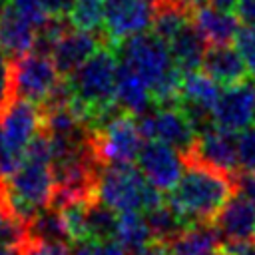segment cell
Instances as JSON below:
<instances>
[{
    "mask_svg": "<svg viewBox=\"0 0 255 255\" xmlns=\"http://www.w3.org/2000/svg\"><path fill=\"white\" fill-rule=\"evenodd\" d=\"M185 161H199L221 169L225 173H239V155H237V135L233 131L209 126L197 133L193 147L183 155Z\"/></svg>",
    "mask_w": 255,
    "mask_h": 255,
    "instance_id": "cell-14",
    "label": "cell"
},
{
    "mask_svg": "<svg viewBox=\"0 0 255 255\" xmlns=\"http://www.w3.org/2000/svg\"><path fill=\"white\" fill-rule=\"evenodd\" d=\"M135 120L143 139L163 141L181 151V155H185L197 139L195 126L179 106H153L135 116Z\"/></svg>",
    "mask_w": 255,
    "mask_h": 255,
    "instance_id": "cell-9",
    "label": "cell"
},
{
    "mask_svg": "<svg viewBox=\"0 0 255 255\" xmlns=\"http://www.w3.org/2000/svg\"><path fill=\"white\" fill-rule=\"evenodd\" d=\"M72 255H126V249L116 239H86L76 243Z\"/></svg>",
    "mask_w": 255,
    "mask_h": 255,
    "instance_id": "cell-26",
    "label": "cell"
},
{
    "mask_svg": "<svg viewBox=\"0 0 255 255\" xmlns=\"http://www.w3.org/2000/svg\"><path fill=\"white\" fill-rule=\"evenodd\" d=\"M215 227L229 245L253 241L255 237V201L245 193H235L219 211Z\"/></svg>",
    "mask_w": 255,
    "mask_h": 255,
    "instance_id": "cell-16",
    "label": "cell"
},
{
    "mask_svg": "<svg viewBox=\"0 0 255 255\" xmlns=\"http://www.w3.org/2000/svg\"><path fill=\"white\" fill-rule=\"evenodd\" d=\"M255 112V78H247L239 84L227 86L221 90L213 110L211 122L213 126L239 133L253 122Z\"/></svg>",
    "mask_w": 255,
    "mask_h": 255,
    "instance_id": "cell-11",
    "label": "cell"
},
{
    "mask_svg": "<svg viewBox=\"0 0 255 255\" xmlns=\"http://www.w3.org/2000/svg\"><path fill=\"white\" fill-rule=\"evenodd\" d=\"M102 46H110L106 32H92V30H80V28H68L52 46V60L62 76H70L74 70H78L94 52H98Z\"/></svg>",
    "mask_w": 255,
    "mask_h": 255,
    "instance_id": "cell-15",
    "label": "cell"
},
{
    "mask_svg": "<svg viewBox=\"0 0 255 255\" xmlns=\"http://www.w3.org/2000/svg\"><path fill=\"white\" fill-rule=\"evenodd\" d=\"M211 255H235V253L231 251V247H229V245H227V247H221V245H219Z\"/></svg>",
    "mask_w": 255,
    "mask_h": 255,
    "instance_id": "cell-38",
    "label": "cell"
},
{
    "mask_svg": "<svg viewBox=\"0 0 255 255\" xmlns=\"http://www.w3.org/2000/svg\"><path fill=\"white\" fill-rule=\"evenodd\" d=\"M92 131L96 153L104 165H122L137 159V153L143 145V135L135 116L120 112L100 129Z\"/></svg>",
    "mask_w": 255,
    "mask_h": 255,
    "instance_id": "cell-7",
    "label": "cell"
},
{
    "mask_svg": "<svg viewBox=\"0 0 255 255\" xmlns=\"http://www.w3.org/2000/svg\"><path fill=\"white\" fill-rule=\"evenodd\" d=\"M239 169L255 173V128H245L237 133Z\"/></svg>",
    "mask_w": 255,
    "mask_h": 255,
    "instance_id": "cell-27",
    "label": "cell"
},
{
    "mask_svg": "<svg viewBox=\"0 0 255 255\" xmlns=\"http://www.w3.org/2000/svg\"><path fill=\"white\" fill-rule=\"evenodd\" d=\"M167 46H169L173 64L181 72H191V70L201 68V60H203V54L207 50V42L203 40V36L199 34V30L191 22L185 24L167 42Z\"/></svg>",
    "mask_w": 255,
    "mask_h": 255,
    "instance_id": "cell-22",
    "label": "cell"
},
{
    "mask_svg": "<svg viewBox=\"0 0 255 255\" xmlns=\"http://www.w3.org/2000/svg\"><path fill=\"white\" fill-rule=\"evenodd\" d=\"M0 255H4V251H2V245H0Z\"/></svg>",
    "mask_w": 255,
    "mask_h": 255,
    "instance_id": "cell-41",
    "label": "cell"
},
{
    "mask_svg": "<svg viewBox=\"0 0 255 255\" xmlns=\"http://www.w3.org/2000/svg\"><path fill=\"white\" fill-rule=\"evenodd\" d=\"M24 255H72L66 241H40V239H28L24 249H20Z\"/></svg>",
    "mask_w": 255,
    "mask_h": 255,
    "instance_id": "cell-30",
    "label": "cell"
},
{
    "mask_svg": "<svg viewBox=\"0 0 255 255\" xmlns=\"http://www.w3.org/2000/svg\"><path fill=\"white\" fill-rule=\"evenodd\" d=\"M12 98V60L0 50V108L8 104Z\"/></svg>",
    "mask_w": 255,
    "mask_h": 255,
    "instance_id": "cell-31",
    "label": "cell"
},
{
    "mask_svg": "<svg viewBox=\"0 0 255 255\" xmlns=\"http://www.w3.org/2000/svg\"><path fill=\"white\" fill-rule=\"evenodd\" d=\"M235 255H255V241H245V243H233L229 245Z\"/></svg>",
    "mask_w": 255,
    "mask_h": 255,
    "instance_id": "cell-36",
    "label": "cell"
},
{
    "mask_svg": "<svg viewBox=\"0 0 255 255\" xmlns=\"http://www.w3.org/2000/svg\"><path fill=\"white\" fill-rule=\"evenodd\" d=\"M114 50L118 54V60L129 66L149 88L175 66L167 42L157 38L153 32L129 36L120 42Z\"/></svg>",
    "mask_w": 255,
    "mask_h": 255,
    "instance_id": "cell-6",
    "label": "cell"
},
{
    "mask_svg": "<svg viewBox=\"0 0 255 255\" xmlns=\"http://www.w3.org/2000/svg\"><path fill=\"white\" fill-rule=\"evenodd\" d=\"M135 161L143 177L159 191H169L185 169L181 151L157 139H147L141 145Z\"/></svg>",
    "mask_w": 255,
    "mask_h": 255,
    "instance_id": "cell-13",
    "label": "cell"
},
{
    "mask_svg": "<svg viewBox=\"0 0 255 255\" xmlns=\"http://www.w3.org/2000/svg\"><path fill=\"white\" fill-rule=\"evenodd\" d=\"M167 245L173 255H211L221 245V233L211 223L187 225Z\"/></svg>",
    "mask_w": 255,
    "mask_h": 255,
    "instance_id": "cell-21",
    "label": "cell"
},
{
    "mask_svg": "<svg viewBox=\"0 0 255 255\" xmlns=\"http://www.w3.org/2000/svg\"><path fill=\"white\" fill-rule=\"evenodd\" d=\"M253 122H255V112H253Z\"/></svg>",
    "mask_w": 255,
    "mask_h": 255,
    "instance_id": "cell-42",
    "label": "cell"
},
{
    "mask_svg": "<svg viewBox=\"0 0 255 255\" xmlns=\"http://www.w3.org/2000/svg\"><path fill=\"white\" fill-rule=\"evenodd\" d=\"M112 239H116L126 251L137 253L153 241V235L141 211H122L118 213Z\"/></svg>",
    "mask_w": 255,
    "mask_h": 255,
    "instance_id": "cell-23",
    "label": "cell"
},
{
    "mask_svg": "<svg viewBox=\"0 0 255 255\" xmlns=\"http://www.w3.org/2000/svg\"><path fill=\"white\" fill-rule=\"evenodd\" d=\"M191 24L199 30L207 46H225L233 44L237 38V32L241 30L237 14H231V10H221L215 6H209L205 2H197L191 10Z\"/></svg>",
    "mask_w": 255,
    "mask_h": 255,
    "instance_id": "cell-17",
    "label": "cell"
},
{
    "mask_svg": "<svg viewBox=\"0 0 255 255\" xmlns=\"http://www.w3.org/2000/svg\"><path fill=\"white\" fill-rule=\"evenodd\" d=\"M42 131V108L24 98H12L0 108V169L10 175L22 161L32 139Z\"/></svg>",
    "mask_w": 255,
    "mask_h": 255,
    "instance_id": "cell-5",
    "label": "cell"
},
{
    "mask_svg": "<svg viewBox=\"0 0 255 255\" xmlns=\"http://www.w3.org/2000/svg\"><path fill=\"white\" fill-rule=\"evenodd\" d=\"M4 8H6V0H0V14H2Z\"/></svg>",
    "mask_w": 255,
    "mask_h": 255,
    "instance_id": "cell-40",
    "label": "cell"
},
{
    "mask_svg": "<svg viewBox=\"0 0 255 255\" xmlns=\"http://www.w3.org/2000/svg\"><path fill=\"white\" fill-rule=\"evenodd\" d=\"M40 4L44 6L46 14L52 18H66L72 10L74 0H40Z\"/></svg>",
    "mask_w": 255,
    "mask_h": 255,
    "instance_id": "cell-32",
    "label": "cell"
},
{
    "mask_svg": "<svg viewBox=\"0 0 255 255\" xmlns=\"http://www.w3.org/2000/svg\"><path fill=\"white\" fill-rule=\"evenodd\" d=\"M4 255H24V253H22L20 249H8V251H6Z\"/></svg>",
    "mask_w": 255,
    "mask_h": 255,
    "instance_id": "cell-39",
    "label": "cell"
},
{
    "mask_svg": "<svg viewBox=\"0 0 255 255\" xmlns=\"http://www.w3.org/2000/svg\"><path fill=\"white\" fill-rule=\"evenodd\" d=\"M133 255H173V251L163 241H151L147 247H143L141 251H137Z\"/></svg>",
    "mask_w": 255,
    "mask_h": 255,
    "instance_id": "cell-35",
    "label": "cell"
},
{
    "mask_svg": "<svg viewBox=\"0 0 255 255\" xmlns=\"http://www.w3.org/2000/svg\"><path fill=\"white\" fill-rule=\"evenodd\" d=\"M116 102L124 112L131 116H139L149 108H153L149 86L129 66L122 64L120 60L116 74Z\"/></svg>",
    "mask_w": 255,
    "mask_h": 255,
    "instance_id": "cell-20",
    "label": "cell"
},
{
    "mask_svg": "<svg viewBox=\"0 0 255 255\" xmlns=\"http://www.w3.org/2000/svg\"><path fill=\"white\" fill-rule=\"evenodd\" d=\"M145 219H147V225L151 229V235H153V241H171L185 225L181 223V219L175 215V211L169 207L167 201L151 207L149 211L143 213Z\"/></svg>",
    "mask_w": 255,
    "mask_h": 255,
    "instance_id": "cell-24",
    "label": "cell"
},
{
    "mask_svg": "<svg viewBox=\"0 0 255 255\" xmlns=\"http://www.w3.org/2000/svg\"><path fill=\"white\" fill-rule=\"evenodd\" d=\"M237 185H239V191L245 193L247 197H251L255 201V173H249V171H243L237 175Z\"/></svg>",
    "mask_w": 255,
    "mask_h": 255,
    "instance_id": "cell-34",
    "label": "cell"
},
{
    "mask_svg": "<svg viewBox=\"0 0 255 255\" xmlns=\"http://www.w3.org/2000/svg\"><path fill=\"white\" fill-rule=\"evenodd\" d=\"M201 70L207 76H211L219 86H225V88L239 84L251 76L241 52L233 44L207 46L201 60Z\"/></svg>",
    "mask_w": 255,
    "mask_h": 255,
    "instance_id": "cell-18",
    "label": "cell"
},
{
    "mask_svg": "<svg viewBox=\"0 0 255 255\" xmlns=\"http://www.w3.org/2000/svg\"><path fill=\"white\" fill-rule=\"evenodd\" d=\"M0 179H2V169H0Z\"/></svg>",
    "mask_w": 255,
    "mask_h": 255,
    "instance_id": "cell-43",
    "label": "cell"
},
{
    "mask_svg": "<svg viewBox=\"0 0 255 255\" xmlns=\"http://www.w3.org/2000/svg\"><path fill=\"white\" fill-rule=\"evenodd\" d=\"M10 203L22 219L34 217L38 211L52 207L56 193L54 161L50 137L40 131L28 145L20 165L4 177Z\"/></svg>",
    "mask_w": 255,
    "mask_h": 255,
    "instance_id": "cell-2",
    "label": "cell"
},
{
    "mask_svg": "<svg viewBox=\"0 0 255 255\" xmlns=\"http://www.w3.org/2000/svg\"><path fill=\"white\" fill-rule=\"evenodd\" d=\"M60 80L62 74L50 54L32 50L12 60V92L16 98L42 106Z\"/></svg>",
    "mask_w": 255,
    "mask_h": 255,
    "instance_id": "cell-8",
    "label": "cell"
},
{
    "mask_svg": "<svg viewBox=\"0 0 255 255\" xmlns=\"http://www.w3.org/2000/svg\"><path fill=\"white\" fill-rule=\"evenodd\" d=\"M118 54L112 46H102L68 78L74 92L72 110L90 128L96 116L116 104Z\"/></svg>",
    "mask_w": 255,
    "mask_h": 255,
    "instance_id": "cell-3",
    "label": "cell"
},
{
    "mask_svg": "<svg viewBox=\"0 0 255 255\" xmlns=\"http://www.w3.org/2000/svg\"><path fill=\"white\" fill-rule=\"evenodd\" d=\"M38 38V28L22 18L10 4L0 14V50L14 58H20L34 50Z\"/></svg>",
    "mask_w": 255,
    "mask_h": 255,
    "instance_id": "cell-19",
    "label": "cell"
},
{
    "mask_svg": "<svg viewBox=\"0 0 255 255\" xmlns=\"http://www.w3.org/2000/svg\"><path fill=\"white\" fill-rule=\"evenodd\" d=\"M235 48L241 52L247 68H249V74L251 78H255V26H245L237 32V38H235Z\"/></svg>",
    "mask_w": 255,
    "mask_h": 255,
    "instance_id": "cell-29",
    "label": "cell"
},
{
    "mask_svg": "<svg viewBox=\"0 0 255 255\" xmlns=\"http://www.w3.org/2000/svg\"><path fill=\"white\" fill-rule=\"evenodd\" d=\"M239 22L245 26H255V0H239L235 6Z\"/></svg>",
    "mask_w": 255,
    "mask_h": 255,
    "instance_id": "cell-33",
    "label": "cell"
},
{
    "mask_svg": "<svg viewBox=\"0 0 255 255\" xmlns=\"http://www.w3.org/2000/svg\"><path fill=\"white\" fill-rule=\"evenodd\" d=\"M8 4H10L22 18H26L30 24H34L38 30L52 18V16L46 14V10H44V6L40 4V0H8Z\"/></svg>",
    "mask_w": 255,
    "mask_h": 255,
    "instance_id": "cell-28",
    "label": "cell"
},
{
    "mask_svg": "<svg viewBox=\"0 0 255 255\" xmlns=\"http://www.w3.org/2000/svg\"><path fill=\"white\" fill-rule=\"evenodd\" d=\"M209 6H215V8H221V10H233L237 6L239 0H201Z\"/></svg>",
    "mask_w": 255,
    "mask_h": 255,
    "instance_id": "cell-37",
    "label": "cell"
},
{
    "mask_svg": "<svg viewBox=\"0 0 255 255\" xmlns=\"http://www.w3.org/2000/svg\"><path fill=\"white\" fill-rule=\"evenodd\" d=\"M98 199L114 211H149L163 203V195L131 163L106 165L98 181Z\"/></svg>",
    "mask_w": 255,
    "mask_h": 255,
    "instance_id": "cell-4",
    "label": "cell"
},
{
    "mask_svg": "<svg viewBox=\"0 0 255 255\" xmlns=\"http://www.w3.org/2000/svg\"><path fill=\"white\" fill-rule=\"evenodd\" d=\"M237 175L199 161H185L181 177L169 189L167 203L185 227L215 223L223 205L239 189Z\"/></svg>",
    "mask_w": 255,
    "mask_h": 255,
    "instance_id": "cell-1",
    "label": "cell"
},
{
    "mask_svg": "<svg viewBox=\"0 0 255 255\" xmlns=\"http://www.w3.org/2000/svg\"><path fill=\"white\" fill-rule=\"evenodd\" d=\"M221 94L219 84L207 76L203 70H191L183 72L181 80V94H179V108L185 112V116L195 126L197 133L205 128L213 126L211 122V110Z\"/></svg>",
    "mask_w": 255,
    "mask_h": 255,
    "instance_id": "cell-12",
    "label": "cell"
},
{
    "mask_svg": "<svg viewBox=\"0 0 255 255\" xmlns=\"http://www.w3.org/2000/svg\"><path fill=\"white\" fill-rule=\"evenodd\" d=\"M155 0H106L104 32L108 44L116 48L129 36L151 28Z\"/></svg>",
    "mask_w": 255,
    "mask_h": 255,
    "instance_id": "cell-10",
    "label": "cell"
},
{
    "mask_svg": "<svg viewBox=\"0 0 255 255\" xmlns=\"http://www.w3.org/2000/svg\"><path fill=\"white\" fill-rule=\"evenodd\" d=\"M68 16L74 28L100 32L106 20V0H74Z\"/></svg>",
    "mask_w": 255,
    "mask_h": 255,
    "instance_id": "cell-25",
    "label": "cell"
}]
</instances>
